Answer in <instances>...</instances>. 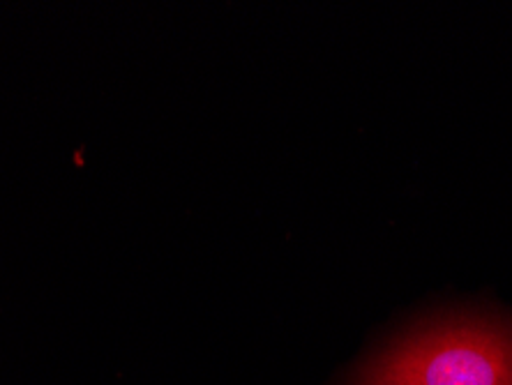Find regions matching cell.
<instances>
[{
    "label": "cell",
    "mask_w": 512,
    "mask_h": 385,
    "mask_svg": "<svg viewBox=\"0 0 512 385\" xmlns=\"http://www.w3.org/2000/svg\"><path fill=\"white\" fill-rule=\"evenodd\" d=\"M365 385H512V328L453 323L376 362Z\"/></svg>",
    "instance_id": "6da1fadb"
}]
</instances>
